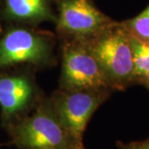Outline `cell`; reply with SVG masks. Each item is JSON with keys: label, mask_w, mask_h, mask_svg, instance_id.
Segmentation results:
<instances>
[{"label": "cell", "mask_w": 149, "mask_h": 149, "mask_svg": "<svg viewBox=\"0 0 149 149\" xmlns=\"http://www.w3.org/2000/svg\"><path fill=\"white\" fill-rule=\"evenodd\" d=\"M130 42L133 52L135 83L139 85L141 80L149 72V42L140 41L131 36Z\"/></svg>", "instance_id": "9c48e42d"}, {"label": "cell", "mask_w": 149, "mask_h": 149, "mask_svg": "<svg viewBox=\"0 0 149 149\" xmlns=\"http://www.w3.org/2000/svg\"><path fill=\"white\" fill-rule=\"evenodd\" d=\"M109 89L64 90L59 88L50 96L60 122L74 141L85 147L84 133L96 110L109 98Z\"/></svg>", "instance_id": "277c9868"}, {"label": "cell", "mask_w": 149, "mask_h": 149, "mask_svg": "<svg viewBox=\"0 0 149 149\" xmlns=\"http://www.w3.org/2000/svg\"><path fill=\"white\" fill-rule=\"evenodd\" d=\"M58 41L61 62L59 88L111 90L87 42L73 40Z\"/></svg>", "instance_id": "8992f818"}, {"label": "cell", "mask_w": 149, "mask_h": 149, "mask_svg": "<svg viewBox=\"0 0 149 149\" xmlns=\"http://www.w3.org/2000/svg\"><path fill=\"white\" fill-rule=\"evenodd\" d=\"M11 133L20 149H85L70 136L46 96L27 116L11 124Z\"/></svg>", "instance_id": "3957f363"}, {"label": "cell", "mask_w": 149, "mask_h": 149, "mask_svg": "<svg viewBox=\"0 0 149 149\" xmlns=\"http://www.w3.org/2000/svg\"><path fill=\"white\" fill-rule=\"evenodd\" d=\"M44 96L30 72L0 77L2 116L11 124L30 113Z\"/></svg>", "instance_id": "52a82bcc"}, {"label": "cell", "mask_w": 149, "mask_h": 149, "mask_svg": "<svg viewBox=\"0 0 149 149\" xmlns=\"http://www.w3.org/2000/svg\"><path fill=\"white\" fill-rule=\"evenodd\" d=\"M116 145L118 149H149V139L141 141H131L128 143L117 141Z\"/></svg>", "instance_id": "8fae6325"}, {"label": "cell", "mask_w": 149, "mask_h": 149, "mask_svg": "<svg viewBox=\"0 0 149 149\" xmlns=\"http://www.w3.org/2000/svg\"><path fill=\"white\" fill-rule=\"evenodd\" d=\"M2 15L19 25L37 27L42 22H56L54 0H0Z\"/></svg>", "instance_id": "ba28073f"}, {"label": "cell", "mask_w": 149, "mask_h": 149, "mask_svg": "<svg viewBox=\"0 0 149 149\" xmlns=\"http://www.w3.org/2000/svg\"><path fill=\"white\" fill-rule=\"evenodd\" d=\"M87 44L112 91L136 85L130 36L121 22L114 21Z\"/></svg>", "instance_id": "7a4b0ae2"}, {"label": "cell", "mask_w": 149, "mask_h": 149, "mask_svg": "<svg viewBox=\"0 0 149 149\" xmlns=\"http://www.w3.org/2000/svg\"><path fill=\"white\" fill-rule=\"evenodd\" d=\"M121 22L131 37L149 42V4L137 16Z\"/></svg>", "instance_id": "30bf717a"}, {"label": "cell", "mask_w": 149, "mask_h": 149, "mask_svg": "<svg viewBox=\"0 0 149 149\" xmlns=\"http://www.w3.org/2000/svg\"><path fill=\"white\" fill-rule=\"evenodd\" d=\"M57 37L37 27H10L0 38V70L27 65L36 70L53 67L57 62Z\"/></svg>", "instance_id": "6da1fadb"}, {"label": "cell", "mask_w": 149, "mask_h": 149, "mask_svg": "<svg viewBox=\"0 0 149 149\" xmlns=\"http://www.w3.org/2000/svg\"><path fill=\"white\" fill-rule=\"evenodd\" d=\"M58 40L90 42L114 22L93 0H54Z\"/></svg>", "instance_id": "5b68a950"}, {"label": "cell", "mask_w": 149, "mask_h": 149, "mask_svg": "<svg viewBox=\"0 0 149 149\" xmlns=\"http://www.w3.org/2000/svg\"><path fill=\"white\" fill-rule=\"evenodd\" d=\"M139 85H143L144 87H146V88L149 91V72L148 74H146V75L141 80Z\"/></svg>", "instance_id": "7c38bea8"}]
</instances>
